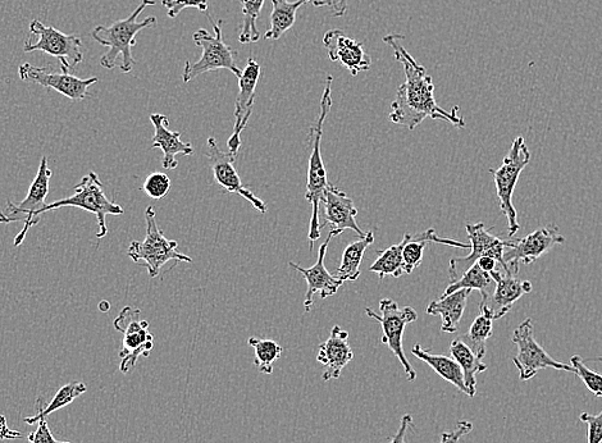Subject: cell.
Masks as SVG:
<instances>
[{
	"mask_svg": "<svg viewBox=\"0 0 602 443\" xmlns=\"http://www.w3.org/2000/svg\"><path fill=\"white\" fill-rule=\"evenodd\" d=\"M266 0H241L243 4V24L239 41L241 44H253L261 40V31L258 30L257 22Z\"/></svg>",
	"mask_w": 602,
	"mask_h": 443,
	"instance_id": "33",
	"label": "cell"
},
{
	"mask_svg": "<svg viewBox=\"0 0 602 443\" xmlns=\"http://www.w3.org/2000/svg\"><path fill=\"white\" fill-rule=\"evenodd\" d=\"M512 341L518 347V354L514 356L513 363L518 369L521 381H529L536 376L538 371L547 368L576 374V369L572 367V364L560 363L551 358L544 347L538 344L535 340V330H533L531 318L524 319L515 328Z\"/></svg>",
	"mask_w": 602,
	"mask_h": 443,
	"instance_id": "11",
	"label": "cell"
},
{
	"mask_svg": "<svg viewBox=\"0 0 602 443\" xmlns=\"http://www.w3.org/2000/svg\"><path fill=\"white\" fill-rule=\"evenodd\" d=\"M348 340L349 332L335 326L330 337L318 346L317 362L326 368L322 374L323 381L339 379L346 365L354 359Z\"/></svg>",
	"mask_w": 602,
	"mask_h": 443,
	"instance_id": "22",
	"label": "cell"
},
{
	"mask_svg": "<svg viewBox=\"0 0 602 443\" xmlns=\"http://www.w3.org/2000/svg\"><path fill=\"white\" fill-rule=\"evenodd\" d=\"M18 76L27 84L43 86L45 89L56 90L57 93L65 95L66 98L81 102L90 97L91 85L97 84L98 77L80 79L66 72L49 71L48 67H36L30 63H24L18 68Z\"/></svg>",
	"mask_w": 602,
	"mask_h": 443,
	"instance_id": "15",
	"label": "cell"
},
{
	"mask_svg": "<svg viewBox=\"0 0 602 443\" xmlns=\"http://www.w3.org/2000/svg\"><path fill=\"white\" fill-rule=\"evenodd\" d=\"M410 234H405L403 241L390 246L389 249L378 251L376 262L369 267V272L376 273L380 282L386 276L399 278L405 274L403 250L409 240Z\"/></svg>",
	"mask_w": 602,
	"mask_h": 443,
	"instance_id": "30",
	"label": "cell"
},
{
	"mask_svg": "<svg viewBox=\"0 0 602 443\" xmlns=\"http://www.w3.org/2000/svg\"><path fill=\"white\" fill-rule=\"evenodd\" d=\"M109 308H111V307H109V304L107 303V301H102V303H100V305H99V309L104 310V312H108Z\"/></svg>",
	"mask_w": 602,
	"mask_h": 443,
	"instance_id": "45",
	"label": "cell"
},
{
	"mask_svg": "<svg viewBox=\"0 0 602 443\" xmlns=\"http://www.w3.org/2000/svg\"><path fill=\"white\" fill-rule=\"evenodd\" d=\"M313 6L331 8L334 17H344L348 13V0H313Z\"/></svg>",
	"mask_w": 602,
	"mask_h": 443,
	"instance_id": "41",
	"label": "cell"
},
{
	"mask_svg": "<svg viewBox=\"0 0 602 443\" xmlns=\"http://www.w3.org/2000/svg\"><path fill=\"white\" fill-rule=\"evenodd\" d=\"M30 33L38 38L36 43L27 40L24 45L25 53L43 52L48 56L57 58L61 63L62 71L70 73L71 68L84 61L82 41L76 35H68L56 27L44 25L39 20L30 22Z\"/></svg>",
	"mask_w": 602,
	"mask_h": 443,
	"instance_id": "12",
	"label": "cell"
},
{
	"mask_svg": "<svg viewBox=\"0 0 602 443\" xmlns=\"http://www.w3.org/2000/svg\"><path fill=\"white\" fill-rule=\"evenodd\" d=\"M162 6L167 8V16L176 18L184 9L195 8L207 12L208 0H162Z\"/></svg>",
	"mask_w": 602,
	"mask_h": 443,
	"instance_id": "37",
	"label": "cell"
},
{
	"mask_svg": "<svg viewBox=\"0 0 602 443\" xmlns=\"http://www.w3.org/2000/svg\"><path fill=\"white\" fill-rule=\"evenodd\" d=\"M476 263L478 264V267L482 269L483 272L492 273L496 271L497 262L494 258L482 257L478 259Z\"/></svg>",
	"mask_w": 602,
	"mask_h": 443,
	"instance_id": "44",
	"label": "cell"
},
{
	"mask_svg": "<svg viewBox=\"0 0 602 443\" xmlns=\"http://www.w3.org/2000/svg\"><path fill=\"white\" fill-rule=\"evenodd\" d=\"M213 172L214 181L228 194L243 196L246 202L253 205L258 212L267 213V205L257 195L253 194L248 187L243 185L239 173L235 168L237 155L231 152H223L214 137L207 141V152H205Z\"/></svg>",
	"mask_w": 602,
	"mask_h": 443,
	"instance_id": "14",
	"label": "cell"
},
{
	"mask_svg": "<svg viewBox=\"0 0 602 443\" xmlns=\"http://www.w3.org/2000/svg\"><path fill=\"white\" fill-rule=\"evenodd\" d=\"M529 161H531V153H529L526 141L523 136H518L513 141L512 148L504 158L503 164L499 168L490 170L494 176L501 212L508 219V237H514L521 228L518 223L517 209L513 204V195L519 176L528 166Z\"/></svg>",
	"mask_w": 602,
	"mask_h": 443,
	"instance_id": "8",
	"label": "cell"
},
{
	"mask_svg": "<svg viewBox=\"0 0 602 443\" xmlns=\"http://www.w3.org/2000/svg\"><path fill=\"white\" fill-rule=\"evenodd\" d=\"M53 171L50 170L48 157L41 158L38 173L31 184L29 193H27L24 202L15 204L8 200L6 208L0 212V223L8 225L13 222H24V228L16 236L15 244L21 246L24 244L27 234L34 226L38 225L43 209L47 205V196L50 190V180H52Z\"/></svg>",
	"mask_w": 602,
	"mask_h": 443,
	"instance_id": "7",
	"label": "cell"
},
{
	"mask_svg": "<svg viewBox=\"0 0 602 443\" xmlns=\"http://www.w3.org/2000/svg\"><path fill=\"white\" fill-rule=\"evenodd\" d=\"M310 0H296V2H289V0H272V13L269 20H271V26L264 34L266 40H278L284 36L287 31L293 29L296 21V13L305 4L309 3Z\"/></svg>",
	"mask_w": 602,
	"mask_h": 443,
	"instance_id": "28",
	"label": "cell"
},
{
	"mask_svg": "<svg viewBox=\"0 0 602 443\" xmlns=\"http://www.w3.org/2000/svg\"><path fill=\"white\" fill-rule=\"evenodd\" d=\"M147 222V235L144 241H132L127 255L132 262L147 268L150 278L158 277L162 268L171 260L175 262L191 263L193 259L179 251V244L175 240H168L157 223V214L153 207L145 210Z\"/></svg>",
	"mask_w": 602,
	"mask_h": 443,
	"instance_id": "4",
	"label": "cell"
},
{
	"mask_svg": "<svg viewBox=\"0 0 602 443\" xmlns=\"http://www.w3.org/2000/svg\"><path fill=\"white\" fill-rule=\"evenodd\" d=\"M565 237L555 225L538 228L523 239H513V244L505 251L504 260L510 273L517 276L519 264H532L556 245H562Z\"/></svg>",
	"mask_w": 602,
	"mask_h": 443,
	"instance_id": "16",
	"label": "cell"
},
{
	"mask_svg": "<svg viewBox=\"0 0 602 443\" xmlns=\"http://www.w3.org/2000/svg\"><path fill=\"white\" fill-rule=\"evenodd\" d=\"M141 310L130 305L123 308L114 319L113 327L122 333L120 371L129 373L140 358H148L154 347V337L149 332V323L140 318Z\"/></svg>",
	"mask_w": 602,
	"mask_h": 443,
	"instance_id": "10",
	"label": "cell"
},
{
	"mask_svg": "<svg viewBox=\"0 0 602 443\" xmlns=\"http://www.w3.org/2000/svg\"><path fill=\"white\" fill-rule=\"evenodd\" d=\"M472 290L462 289L450 295H442L440 299L433 300L427 307V314L440 315L442 319L441 331L455 333L462 321L465 308Z\"/></svg>",
	"mask_w": 602,
	"mask_h": 443,
	"instance_id": "24",
	"label": "cell"
},
{
	"mask_svg": "<svg viewBox=\"0 0 602 443\" xmlns=\"http://www.w3.org/2000/svg\"><path fill=\"white\" fill-rule=\"evenodd\" d=\"M208 21L211 22L214 30V35L209 34V31L200 29L193 35L194 43L198 47L202 48V57L195 63L186 62L184 73H182V80L185 84L193 81L196 77L204 75V73L228 70L234 73L239 79L243 71L237 66L236 50L232 49L230 45L225 43L222 35L223 21H213V17L208 15Z\"/></svg>",
	"mask_w": 602,
	"mask_h": 443,
	"instance_id": "5",
	"label": "cell"
},
{
	"mask_svg": "<svg viewBox=\"0 0 602 443\" xmlns=\"http://www.w3.org/2000/svg\"><path fill=\"white\" fill-rule=\"evenodd\" d=\"M86 390L88 388H86L84 382H71L59 388L56 396L53 397L52 403L48 404L45 397H38L35 403L36 414L34 417L25 418V423L33 426V424L40 422V420L47 419L50 414L56 413L57 410L66 408L67 405L74 403L77 397L85 394Z\"/></svg>",
	"mask_w": 602,
	"mask_h": 443,
	"instance_id": "27",
	"label": "cell"
},
{
	"mask_svg": "<svg viewBox=\"0 0 602 443\" xmlns=\"http://www.w3.org/2000/svg\"><path fill=\"white\" fill-rule=\"evenodd\" d=\"M492 322L494 321H491L486 315H478L468 333H465L462 337L465 344L471 347L474 353L480 355L481 358L486 355V342L492 336V331H494Z\"/></svg>",
	"mask_w": 602,
	"mask_h": 443,
	"instance_id": "34",
	"label": "cell"
},
{
	"mask_svg": "<svg viewBox=\"0 0 602 443\" xmlns=\"http://www.w3.org/2000/svg\"><path fill=\"white\" fill-rule=\"evenodd\" d=\"M495 282L492 280L491 274L483 272L477 263H474L467 272L462 274V277L454 282H450L448 289L445 290L444 295L453 294V292L468 289L477 290L481 292V296L491 294L494 290Z\"/></svg>",
	"mask_w": 602,
	"mask_h": 443,
	"instance_id": "31",
	"label": "cell"
},
{
	"mask_svg": "<svg viewBox=\"0 0 602 443\" xmlns=\"http://www.w3.org/2000/svg\"><path fill=\"white\" fill-rule=\"evenodd\" d=\"M323 44L331 61L340 63L351 76H358L372 67V58L364 50L363 44L349 38L341 30L327 31Z\"/></svg>",
	"mask_w": 602,
	"mask_h": 443,
	"instance_id": "21",
	"label": "cell"
},
{
	"mask_svg": "<svg viewBox=\"0 0 602 443\" xmlns=\"http://www.w3.org/2000/svg\"><path fill=\"white\" fill-rule=\"evenodd\" d=\"M381 315L367 308L366 313L369 318L375 319L381 324L382 328V345H386L391 350V353L400 360L403 365L405 377L409 382H414L417 379L412 364H410L407 356L404 353L403 336L405 328L408 324L417 321L418 314L413 308H400L396 301L391 299H382L380 301Z\"/></svg>",
	"mask_w": 602,
	"mask_h": 443,
	"instance_id": "9",
	"label": "cell"
},
{
	"mask_svg": "<svg viewBox=\"0 0 602 443\" xmlns=\"http://www.w3.org/2000/svg\"><path fill=\"white\" fill-rule=\"evenodd\" d=\"M248 344L255 351V367L259 369V372L271 376L273 373V363L281 358L284 347L278 345L276 341L258 339V337H250Z\"/></svg>",
	"mask_w": 602,
	"mask_h": 443,
	"instance_id": "32",
	"label": "cell"
},
{
	"mask_svg": "<svg viewBox=\"0 0 602 443\" xmlns=\"http://www.w3.org/2000/svg\"><path fill=\"white\" fill-rule=\"evenodd\" d=\"M332 237L334 236L330 232L326 241L319 248L318 259L313 267L305 269L298 266V264L289 263V266L298 271L305 278V281H307L308 290L304 300L305 313H309L310 309H312L314 295L319 294L321 299H327L330 296L336 295L340 287L344 285V282L340 281L336 276H332L325 266L327 248L330 245Z\"/></svg>",
	"mask_w": 602,
	"mask_h": 443,
	"instance_id": "20",
	"label": "cell"
},
{
	"mask_svg": "<svg viewBox=\"0 0 602 443\" xmlns=\"http://www.w3.org/2000/svg\"><path fill=\"white\" fill-rule=\"evenodd\" d=\"M491 274L495 282L491 294L482 296L481 314L491 321L504 318L512 310L515 301L532 292V283L518 280L512 273L494 271Z\"/></svg>",
	"mask_w": 602,
	"mask_h": 443,
	"instance_id": "17",
	"label": "cell"
},
{
	"mask_svg": "<svg viewBox=\"0 0 602 443\" xmlns=\"http://www.w3.org/2000/svg\"><path fill=\"white\" fill-rule=\"evenodd\" d=\"M155 6V0H143L136 11L125 20L114 22L111 26H97L91 31V36L103 47L108 48L100 58V66L107 70L118 67L123 73H129L136 65L132 48L136 45V35L145 29L157 25V18L150 16L138 22V17L147 9Z\"/></svg>",
	"mask_w": 602,
	"mask_h": 443,
	"instance_id": "2",
	"label": "cell"
},
{
	"mask_svg": "<svg viewBox=\"0 0 602 443\" xmlns=\"http://www.w3.org/2000/svg\"><path fill=\"white\" fill-rule=\"evenodd\" d=\"M404 38L405 36L400 34H389L383 38V43L390 45L394 50L395 59L403 65L407 77L404 84L396 91V98L391 104L390 122L414 130L426 118H432V120L449 122L458 129H464L465 121L462 116H459L458 105L448 112L437 104L432 77L427 75L426 68L419 65L412 54L401 45L400 41Z\"/></svg>",
	"mask_w": 602,
	"mask_h": 443,
	"instance_id": "1",
	"label": "cell"
},
{
	"mask_svg": "<svg viewBox=\"0 0 602 443\" xmlns=\"http://www.w3.org/2000/svg\"><path fill=\"white\" fill-rule=\"evenodd\" d=\"M450 354L456 363L460 365L464 373L465 386L468 388V396L474 397L477 392V376L487 371V365L482 362L480 355L474 351L465 342L455 339L450 345Z\"/></svg>",
	"mask_w": 602,
	"mask_h": 443,
	"instance_id": "25",
	"label": "cell"
},
{
	"mask_svg": "<svg viewBox=\"0 0 602 443\" xmlns=\"http://www.w3.org/2000/svg\"><path fill=\"white\" fill-rule=\"evenodd\" d=\"M171 189V178L163 172H154L144 182V193L154 200L164 198Z\"/></svg>",
	"mask_w": 602,
	"mask_h": 443,
	"instance_id": "36",
	"label": "cell"
},
{
	"mask_svg": "<svg viewBox=\"0 0 602 443\" xmlns=\"http://www.w3.org/2000/svg\"><path fill=\"white\" fill-rule=\"evenodd\" d=\"M412 354L415 358L430 365L442 379L451 383L458 388L460 392L468 396V388L465 386L464 373L460 365L453 358L445 355H433L428 350L422 349V346L417 344L412 349Z\"/></svg>",
	"mask_w": 602,
	"mask_h": 443,
	"instance_id": "26",
	"label": "cell"
},
{
	"mask_svg": "<svg viewBox=\"0 0 602 443\" xmlns=\"http://www.w3.org/2000/svg\"><path fill=\"white\" fill-rule=\"evenodd\" d=\"M375 242V234L368 231L366 237L359 241L350 242L344 253L339 268L336 271V277L342 282L357 281L360 276V264L363 262L366 250Z\"/></svg>",
	"mask_w": 602,
	"mask_h": 443,
	"instance_id": "29",
	"label": "cell"
},
{
	"mask_svg": "<svg viewBox=\"0 0 602 443\" xmlns=\"http://www.w3.org/2000/svg\"><path fill=\"white\" fill-rule=\"evenodd\" d=\"M570 364L576 369V374L585 383L588 391H591L596 397H602V376L592 369L588 368L585 360L579 355H573Z\"/></svg>",
	"mask_w": 602,
	"mask_h": 443,
	"instance_id": "35",
	"label": "cell"
},
{
	"mask_svg": "<svg viewBox=\"0 0 602 443\" xmlns=\"http://www.w3.org/2000/svg\"><path fill=\"white\" fill-rule=\"evenodd\" d=\"M472 429L473 424L471 422H468V420H460V422L456 424V428L453 432L442 433L440 443H458L460 438L471 433Z\"/></svg>",
	"mask_w": 602,
	"mask_h": 443,
	"instance_id": "40",
	"label": "cell"
},
{
	"mask_svg": "<svg viewBox=\"0 0 602 443\" xmlns=\"http://www.w3.org/2000/svg\"><path fill=\"white\" fill-rule=\"evenodd\" d=\"M332 82H334V77L328 75L325 91H323L321 99V112H319L316 123L310 129L312 130L310 134H312L313 139L312 154H310L309 158L307 194H305V199L312 205V218H310L308 234L310 251H313L314 242L321 237L322 223L321 218H319L321 217L319 208H321V203L323 198H325L328 187L331 186L330 182H328L325 163H323L322 159L321 140L323 125H325L326 118L332 107Z\"/></svg>",
	"mask_w": 602,
	"mask_h": 443,
	"instance_id": "3",
	"label": "cell"
},
{
	"mask_svg": "<svg viewBox=\"0 0 602 443\" xmlns=\"http://www.w3.org/2000/svg\"><path fill=\"white\" fill-rule=\"evenodd\" d=\"M27 440H29L30 443H71L57 441L52 435V432H50L47 419L40 420L38 428L30 433Z\"/></svg>",
	"mask_w": 602,
	"mask_h": 443,
	"instance_id": "39",
	"label": "cell"
},
{
	"mask_svg": "<svg viewBox=\"0 0 602 443\" xmlns=\"http://www.w3.org/2000/svg\"><path fill=\"white\" fill-rule=\"evenodd\" d=\"M21 432L13 431V429L8 427L7 417L6 415L0 414V442L6 440H18V438H22Z\"/></svg>",
	"mask_w": 602,
	"mask_h": 443,
	"instance_id": "43",
	"label": "cell"
},
{
	"mask_svg": "<svg viewBox=\"0 0 602 443\" xmlns=\"http://www.w3.org/2000/svg\"><path fill=\"white\" fill-rule=\"evenodd\" d=\"M150 122L154 126L153 145L154 149H161L163 153L162 166L166 171H173L179 167L177 155H191L194 153L193 145L181 140V132L168 129L170 121L164 114L154 113L150 116Z\"/></svg>",
	"mask_w": 602,
	"mask_h": 443,
	"instance_id": "23",
	"label": "cell"
},
{
	"mask_svg": "<svg viewBox=\"0 0 602 443\" xmlns=\"http://www.w3.org/2000/svg\"><path fill=\"white\" fill-rule=\"evenodd\" d=\"M579 420L587 426L588 443H602V410L596 415L582 413Z\"/></svg>",
	"mask_w": 602,
	"mask_h": 443,
	"instance_id": "38",
	"label": "cell"
},
{
	"mask_svg": "<svg viewBox=\"0 0 602 443\" xmlns=\"http://www.w3.org/2000/svg\"><path fill=\"white\" fill-rule=\"evenodd\" d=\"M262 68L254 58H249L246 67L239 77V95L235 104L234 132L227 141L228 152L239 154L241 134L252 117L257 86L261 80Z\"/></svg>",
	"mask_w": 602,
	"mask_h": 443,
	"instance_id": "18",
	"label": "cell"
},
{
	"mask_svg": "<svg viewBox=\"0 0 602 443\" xmlns=\"http://www.w3.org/2000/svg\"><path fill=\"white\" fill-rule=\"evenodd\" d=\"M321 207H323V221H325L322 223V228L330 225L332 236L336 237L344 234L346 230H351L360 239L366 237V232H363L355 221L358 209L355 208L353 199H350L344 191L337 189L334 185L328 187Z\"/></svg>",
	"mask_w": 602,
	"mask_h": 443,
	"instance_id": "19",
	"label": "cell"
},
{
	"mask_svg": "<svg viewBox=\"0 0 602 443\" xmlns=\"http://www.w3.org/2000/svg\"><path fill=\"white\" fill-rule=\"evenodd\" d=\"M467 234L471 241V254L463 258H453L449 264L450 282L458 280L464 272L482 257H491L503 267L505 273H510L504 260L505 251L513 244V237L509 239H500V237L491 234L492 228L487 230L485 223H476L471 225L467 223ZM513 274V273H512Z\"/></svg>",
	"mask_w": 602,
	"mask_h": 443,
	"instance_id": "13",
	"label": "cell"
},
{
	"mask_svg": "<svg viewBox=\"0 0 602 443\" xmlns=\"http://www.w3.org/2000/svg\"><path fill=\"white\" fill-rule=\"evenodd\" d=\"M412 426H413L412 415H410V414L404 415V417L401 418L400 427L398 429V432H396V435L391 438V441L389 443H407V442H405V440H407V432H408V429Z\"/></svg>",
	"mask_w": 602,
	"mask_h": 443,
	"instance_id": "42",
	"label": "cell"
},
{
	"mask_svg": "<svg viewBox=\"0 0 602 443\" xmlns=\"http://www.w3.org/2000/svg\"><path fill=\"white\" fill-rule=\"evenodd\" d=\"M67 207L86 210V212L97 217L98 239H104L108 235L107 216H122L125 213L120 204L113 203L112 200L108 199V196L104 193L102 181L95 172H89L88 175L82 177L80 184L75 186L74 195L45 205L43 214Z\"/></svg>",
	"mask_w": 602,
	"mask_h": 443,
	"instance_id": "6",
	"label": "cell"
}]
</instances>
